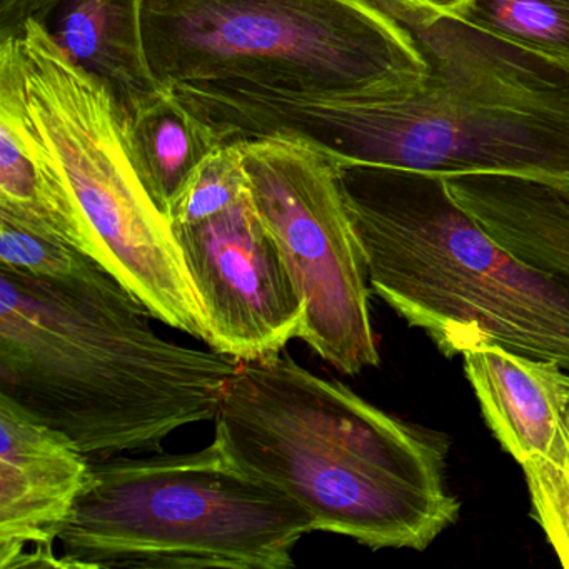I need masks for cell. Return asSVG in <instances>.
<instances>
[{"mask_svg": "<svg viewBox=\"0 0 569 569\" xmlns=\"http://www.w3.org/2000/svg\"><path fill=\"white\" fill-rule=\"evenodd\" d=\"M418 39L428 76L409 92L288 94L176 86L222 141L281 138L339 164L569 184V68L406 0H369Z\"/></svg>", "mask_w": 569, "mask_h": 569, "instance_id": "cell-1", "label": "cell"}, {"mask_svg": "<svg viewBox=\"0 0 569 569\" xmlns=\"http://www.w3.org/2000/svg\"><path fill=\"white\" fill-rule=\"evenodd\" d=\"M152 319L91 256L61 278L0 268V396L91 461L161 451L214 421L239 361L169 341Z\"/></svg>", "mask_w": 569, "mask_h": 569, "instance_id": "cell-2", "label": "cell"}, {"mask_svg": "<svg viewBox=\"0 0 569 569\" xmlns=\"http://www.w3.org/2000/svg\"><path fill=\"white\" fill-rule=\"evenodd\" d=\"M214 422L226 452L296 499L315 531L425 551L461 515L446 479L448 436L382 411L284 352L239 362Z\"/></svg>", "mask_w": 569, "mask_h": 569, "instance_id": "cell-3", "label": "cell"}, {"mask_svg": "<svg viewBox=\"0 0 569 569\" xmlns=\"http://www.w3.org/2000/svg\"><path fill=\"white\" fill-rule=\"evenodd\" d=\"M338 164L369 288L446 358L501 346L569 371V281L499 244L442 176Z\"/></svg>", "mask_w": 569, "mask_h": 569, "instance_id": "cell-4", "label": "cell"}, {"mask_svg": "<svg viewBox=\"0 0 569 569\" xmlns=\"http://www.w3.org/2000/svg\"><path fill=\"white\" fill-rule=\"evenodd\" d=\"M315 519L218 439L194 452L92 461L59 542L68 568L288 569Z\"/></svg>", "mask_w": 569, "mask_h": 569, "instance_id": "cell-5", "label": "cell"}, {"mask_svg": "<svg viewBox=\"0 0 569 569\" xmlns=\"http://www.w3.org/2000/svg\"><path fill=\"white\" fill-rule=\"evenodd\" d=\"M142 28L166 89L408 92L428 76L415 32L369 0H142Z\"/></svg>", "mask_w": 569, "mask_h": 569, "instance_id": "cell-6", "label": "cell"}, {"mask_svg": "<svg viewBox=\"0 0 569 569\" xmlns=\"http://www.w3.org/2000/svg\"><path fill=\"white\" fill-rule=\"evenodd\" d=\"M16 41L32 126L88 224L96 261L158 321L208 342V319L171 221L132 166L111 91L39 22Z\"/></svg>", "mask_w": 569, "mask_h": 569, "instance_id": "cell-7", "label": "cell"}, {"mask_svg": "<svg viewBox=\"0 0 569 569\" xmlns=\"http://www.w3.org/2000/svg\"><path fill=\"white\" fill-rule=\"evenodd\" d=\"M239 141L249 198L305 305L299 339L342 375L378 368L371 288L335 159L289 139Z\"/></svg>", "mask_w": 569, "mask_h": 569, "instance_id": "cell-8", "label": "cell"}, {"mask_svg": "<svg viewBox=\"0 0 569 569\" xmlns=\"http://www.w3.org/2000/svg\"><path fill=\"white\" fill-rule=\"evenodd\" d=\"M172 231L208 319L209 348L239 362L261 361L301 336L305 305L249 192Z\"/></svg>", "mask_w": 569, "mask_h": 569, "instance_id": "cell-9", "label": "cell"}, {"mask_svg": "<svg viewBox=\"0 0 569 569\" xmlns=\"http://www.w3.org/2000/svg\"><path fill=\"white\" fill-rule=\"evenodd\" d=\"M91 471L68 435L0 396V569L29 549L54 548Z\"/></svg>", "mask_w": 569, "mask_h": 569, "instance_id": "cell-10", "label": "cell"}, {"mask_svg": "<svg viewBox=\"0 0 569 569\" xmlns=\"http://www.w3.org/2000/svg\"><path fill=\"white\" fill-rule=\"evenodd\" d=\"M482 418L518 462L542 459L569 475V371L558 362L482 346L462 352Z\"/></svg>", "mask_w": 569, "mask_h": 569, "instance_id": "cell-11", "label": "cell"}, {"mask_svg": "<svg viewBox=\"0 0 569 569\" xmlns=\"http://www.w3.org/2000/svg\"><path fill=\"white\" fill-rule=\"evenodd\" d=\"M0 211L96 259L68 182L32 126L16 39L0 44Z\"/></svg>", "mask_w": 569, "mask_h": 569, "instance_id": "cell-12", "label": "cell"}, {"mask_svg": "<svg viewBox=\"0 0 569 569\" xmlns=\"http://www.w3.org/2000/svg\"><path fill=\"white\" fill-rule=\"evenodd\" d=\"M38 22L78 68L106 84L122 114L166 91L146 51L142 0H51Z\"/></svg>", "mask_w": 569, "mask_h": 569, "instance_id": "cell-13", "label": "cell"}, {"mask_svg": "<svg viewBox=\"0 0 569 569\" xmlns=\"http://www.w3.org/2000/svg\"><path fill=\"white\" fill-rule=\"evenodd\" d=\"M446 182L499 244L569 281V184L496 174L451 176Z\"/></svg>", "mask_w": 569, "mask_h": 569, "instance_id": "cell-14", "label": "cell"}, {"mask_svg": "<svg viewBox=\"0 0 569 569\" xmlns=\"http://www.w3.org/2000/svg\"><path fill=\"white\" fill-rule=\"evenodd\" d=\"M119 114L132 166L149 196L169 218L199 166L224 141L171 89L128 114Z\"/></svg>", "mask_w": 569, "mask_h": 569, "instance_id": "cell-15", "label": "cell"}, {"mask_svg": "<svg viewBox=\"0 0 569 569\" xmlns=\"http://www.w3.org/2000/svg\"><path fill=\"white\" fill-rule=\"evenodd\" d=\"M458 18L569 68V0H468Z\"/></svg>", "mask_w": 569, "mask_h": 569, "instance_id": "cell-16", "label": "cell"}, {"mask_svg": "<svg viewBox=\"0 0 569 569\" xmlns=\"http://www.w3.org/2000/svg\"><path fill=\"white\" fill-rule=\"evenodd\" d=\"M249 192L241 141H224L208 156L172 206L171 226L204 221L234 206Z\"/></svg>", "mask_w": 569, "mask_h": 569, "instance_id": "cell-17", "label": "cell"}, {"mask_svg": "<svg viewBox=\"0 0 569 569\" xmlns=\"http://www.w3.org/2000/svg\"><path fill=\"white\" fill-rule=\"evenodd\" d=\"M84 252L34 226L0 211V268L32 278H61Z\"/></svg>", "mask_w": 569, "mask_h": 569, "instance_id": "cell-18", "label": "cell"}, {"mask_svg": "<svg viewBox=\"0 0 569 569\" xmlns=\"http://www.w3.org/2000/svg\"><path fill=\"white\" fill-rule=\"evenodd\" d=\"M532 518L555 549L559 562L569 569V475L542 459L522 462Z\"/></svg>", "mask_w": 569, "mask_h": 569, "instance_id": "cell-19", "label": "cell"}, {"mask_svg": "<svg viewBox=\"0 0 569 569\" xmlns=\"http://www.w3.org/2000/svg\"><path fill=\"white\" fill-rule=\"evenodd\" d=\"M51 0H0V44L21 39L29 22H38Z\"/></svg>", "mask_w": 569, "mask_h": 569, "instance_id": "cell-20", "label": "cell"}, {"mask_svg": "<svg viewBox=\"0 0 569 569\" xmlns=\"http://www.w3.org/2000/svg\"><path fill=\"white\" fill-rule=\"evenodd\" d=\"M406 2H411V4L419 6V8L441 12V14L458 16L468 0H406Z\"/></svg>", "mask_w": 569, "mask_h": 569, "instance_id": "cell-21", "label": "cell"}]
</instances>
